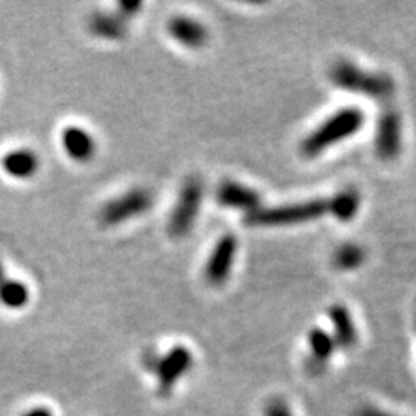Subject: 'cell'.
I'll return each mask as SVG.
<instances>
[{
	"instance_id": "ffe728a7",
	"label": "cell",
	"mask_w": 416,
	"mask_h": 416,
	"mask_svg": "<svg viewBox=\"0 0 416 416\" xmlns=\"http://www.w3.org/2000/svg\"><path fill=\"white\" fill-rule=\"evenodd\" d=\"M142 8H144V3L139 2V0H122V2H119L116 5V10L114 11H116L120 17L125 19L126 22H130L131 19H134L139 15Z\"/></svg>"
},
{
	"instance_id": "ba28073f",
	"label": "cell",
	"mask_w": 416,
	"mask_h": 416,
	"mask_svg": "<svg viewBox=\"0 0 416 416\" xmlns=\"http://www.w3.org/2000/svg\"><path fill=\"white\" fill-rule=\"evenodd\" d=\"M59 142L65 156L80 165L90 164L99 150L95 134L79 124L65 125L59 133Z\"/></svg>"
},
{
	"instance_id": "8fae6325",
	"label": "cell",
	"mask_w": 416,
	"mask_h": 416,
	"mask_svg": "<svg viewBox=\"0 0 416 416\" xmlns=\"http://www.w3.org/2000/svg\"><path fill=\"white\" fill-rule=\"evenodd\" d=\"M167 32L174 42L189 50L204 48L210 40V31L205 23L185 15L173 16L167 23Z\"/></svg>"
},
{
	"instance_id": "4fadbf2b",
	"label": "cell",
	"mask_w": 416,
	"mask_h": 416,
	"mask_svg": "<svg viewBox=\"0 0 416 416\" xmlns=\"http://www.w3.org/2000/svg\"><path fill=\"white\" fill-rule=\"evenodd\" d=\"M86 30L95 39L116 44L126 39L130 26L116 11H96L88 17Z\"/></svg>"
},
{
	"instance_id": "8992f818",
	"label": "cell",
	"mask_w": 416,
	"mask_h": 416,
	"mask_svg": "<svg viewBox=\"0 0 416 416\" xmlns=\"http://www.w3.org/2000/svg\"><path fill=\"white\" fill-rule=\"evenodd\" d=\"M145 367L158 378V390L162 397H169L173 387L182 379L193 366V353L185 346L170 348L164 357L149 354L144 359Z\"/></svg>"
},
{
	"instance_id": "ac0fdd59",
	"label": "cell",
	"mask_w": 416,
	"mask_h": 416,
	"mask_svg": "<svg viewBox=\"0 0 416 416\" xmlns=\"http://www.w3.org/2000/svg\"><path fill=\"white\" fill-rule=\"evenodd\" d=\"M366 261V250L358 244L347 243L338 247L333 253V264L341 272L357 270Z\"/></svg>"
},
{
	"instance_id": "d6986e66",
	"label": "cell",
	"mask_w": 416,
	"mask_h": 416,
	"mask_svg": "<svg viewBox=\"0 0 416 416\" xmlns=\"http://www.w3.org/2000/svg\"><path fill=\"white\" fill-rule=\"evenodd\" d=\"M264 416H294L290 404L283 397L268 398L264 406Z\"/></svg>"
},
{
	"instance_id": "3957f363",
	"label": "cell",
	"mask_w": 416,
	"mask_h": 416,
	"mask_svg": "<svg viewBox=\"0 0 416 416\" xmlns=\"http://www.w3.org/2000/svg\"><path fill=\"white\" fill-rule=\"evenodd\" d=\"M327 213L328 200L313 199L278 207H259L258 210L245 214L244 223L248 227H292L316 220Z\"/></svg>"
},
{
	"instance_id": "5bb4252c",
	"label": "cell",
	"mask_w": 416,
	"mask_h": 416,
	"mask_svg": "<svg viewBox=\"0 0 416 416\" xmlns=\"http://www.w3.org/2000/svg\"><path fill=\"white\" fill-rule=\"evenodd\" d=\"M31 303V290L25 281L11 276L0 261V305L8 310H23Z\"/></svg>"
},
{
	"instance_id": "7c38bea8",
	"label": "cell",
	"mask_w": 416,
	"mask_h": 416,
	"mask_svg": "<svg viewBox=\"0 0 416 416\" xmlns=\"http://www.w3.org/2000/svg\"><path fill=\"white\" fill-rule=\"evenodd\" d=\"M216 200L220 207L244 211L245 214L261 207V194L236 180H224L216 190Z\"/></svg>"
},
{
	"instance_id": "277c9868",
	"label": "cell",
	"mask_w": 416,
	"mask_h": 416,
	"mask_svg": "<svg viewBox=\"0 0 416 416\" xmlns=\"http://www.w3.org/2000/svg\"><path fill=\"white\" fill-rule=\"evenodd\" d=\"M154 205V194L146 187H131L100 205L97 223L104 228H116L149 214Z\"/></svg>"
},
{
	"instance_id": "9a60e30c",
	"label": "cell",
	"mask_w": 416,
	"mask_h": 416,
	"mask_svg": "<svg viewBox=\"0 0 416 416\" xmlns=\"http://www.w3.org/2000/svg\"><path fill=\"white\" fill-rule=\"evenodd\" d=\"M328 319L332 324V337L337 342V347L342 348V350H348L352 348L358 341V330L354 325V321L352 313L348 312V308L334 304L328 308Z\"/></svg>"
},
{
	"instance_id": "2e32d148",
	"label": "cell",
	"mask_w": 416,
	"mask_h": 416,
	"mask_svg": "<svg viewBox=\"0 0 416 416\" xmlns=\"http://www.w3.org/2000/svg\"><path fill=\"white\" fill-rule=\"evenodd\" d=\"M328 200V214L341 223H348L361 208V194L357 189H344Z\"/></svg>"
},
{
	"instance_id": "44dd1931",
	"label": "cell",
	"mask_w": 416,
	"mask_h": 416,
	"mask_svg": "<svg viewBox=\"0 0 416 416\" xmlns=\"http://www.w3.org/2000/svg\"><path fill=\"white\" fill-rule=\"evenodd\" d=\"M357 416H398V415L386 412V410H382V408H378V407H364V408H361V410L357 413Z\"/></svg>"
},
{
	"instance_id": "9c48e42d",
	"label": "cell",
	"mask_w": 416,
	"mask_h": 416,
	"mask_svg": "<svg viewBox=\"0 0 416 416\" xmlns=\"http://www.w3.org/2000/svg\"><path fill=\"white\" fill-rule=\"evenodd\" d=\"M40 169H42V159L31 146H15L0 156V170L5 176L19 182L35 179Z\"/></svg>"
},
{
	"instance_id": "7402d4cb",
	"label": "cell",
	"mask_w": 416,
	"mask_h": 416,
	"mask_svg": "<svg viewBox=\"0 0 416 416\" xmlns=\"http://www.w3.org/2000/svg\"><path fill=\"white\" fill-rule=\"evenodd\" d=\"M22 416H53V412L46 407H35L26 413H23Z\"/></svg>"
},
{
	"instance_id": "e0dca14e",
	"label": "cell",
	"mask_w": 416,
	"mask_h": 416,
	"mask_svg": "<svg viewBox=\"0 0 416 416\" xmlns=\"http://www.w3.org/2000/svg\"><path fill=\"white\" fill-rule=\"evenodd\" d=\"M308 347H310V358L314 364H325L338 348L332 333L319 327L312 328L310 333H308Z\"/></svg>"
},
{
	"instance_id": "30bf717a",
	"label": "cell",
	"mask_w": 416,
	"mask_h": 416,
	"mask_svg": "<svg viewBox=\"0 0 416 416\" xmlns=\"http://www.w3.org/2000/svg\"><path fill=\"white\" fill-rule=\"evenodd\" d=\"M402 149V120L398 111L387 110L381 114L375 131V150L382 160H392Z\"/></svg>"
},
{
	"instance_id": "52a82bcc",
	"label": "cell",
	"mask_w": 416,
	"mask_h": 416,
	"mask_svg": "<svg viewBox=\"0 0 416 416\" xmlns=\"http://www.w3.org/2000/svg\"><path fill=\"white\" fill-rule=\"evenodd\" d=\"M238 254V239L234 234L227 233L220 236L213 250L208 254L205 264V279L213 287L224 285L228 278L231 276L234 261Z\"/></svg>"
},
{
	"instance_id": "6da1fadb",
	"label": "cell",
	"mask_w": 416,
	"mask_h": 416,
	"mask_svg": "<svg viewBox=\"0 0 416 416\" xmlns=\"http://www.w3.org/2000/svg\"><path fill=\"white\" fill-rule=\"evenodd\" d=\"M366 122V114L358 106H344L325 119L301 144V153L305 158H316L333 145L353 138Z\"/></svg>"
},
{
	"instance_id": "5b68a950",
	"label": "cell",
	"mask_w": 416,
	"mask_h": 416,
	"mask_svg": "<svg viewBox=\"0 0 416 416\" xmlns=\"http://www.w3.org/2000/svg\"><path fill=\"white\" fill-rule=\"evenodd\" d=\"M204 182L199 176L187 178L178 191L167 220V231L173 239H184L193 231L204 202Z\"/></svg>"
},
{
	"instance_id": "7a4b0ae2",
	"label": "cell",
	"mask_w": 416,
	"mask_h": 416,
	"mask_svg": "<svg viewBox=\"0 0 416 416\" xmlns=\"http://www.w3.org/2000/svg\"><path fill=\"white\" fill-rule=\"evenodd\" d=\"M330 80L339 90L373 100H386L395 93V82L387 73L364 70L347 60H339L332 66Z\"/></svg>"
}]
</instances>
